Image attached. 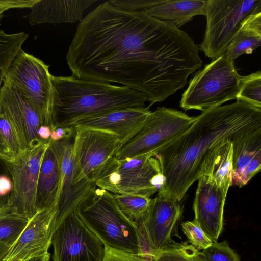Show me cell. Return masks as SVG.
Listing matches in <instances>:
<instances>
[{
    "instance_id": "7402d4cb",
    "label": "cell",
    "mask_w": 261,
    "mask_h": 261,
    "mask_svg": "<svg viewBox=\"0 0 261 261\" xmlns=\"http://www.w3.org/2000/svg\"><path fill=\"white\" fill-rule=\"evenodd\" d=\"M206 0H163L143 12L159 20L179 28L196 15H204Z\"/></svg>"
},
{
    "instance_id": "30bf717a",
    "label": "cell",
    "mask_w": 261,
    "mask_h": 261,
    "mask_svg": "<svg viewBox=\"0 0 261 261\" xmlns=\"http://www.w3.org/2000/svg\"><path fill=\"white\" fill-rule=\"evenodd\" d=\"M74 127L73 184L85 179L95 184L107 163L118 152L122 143L119 137L111 132Z\"/></svg>"
},
{
    "instance_id": "6da1fadb",
    "label": "cell",
    "mask_w": 261,
    "mask_h": 261,
    "mask_svg": "<svg viewBox=\"0 0 261 261\" xmlns=\"http://www.w3.org/2000/svg\"><path fill=\"white\" fill-rule=\"evenodd\" d=\"M66 61L72 76L120 84L149 106L182 89L202 64L198 46L172 23L108 2L80 22Z\"/></svg>"
},
{
    "instance_id": "3957f363",
    "label": "cell",
    "mask_w": 261,
    "mask_h": 261,
    "mask_svg": "<svg viewBox=\"0 0 261 261\" xmlns=\"http://www.w3.org/2000/svg\"><path fill=\"white\" fill-rule=\"evenodd\" d=\"M53 127L71 126L77 120L112 110L143 108L142 93L123 86L70 76H55Z\"/></svg>"
},
{
    "instance_id": "9c48e42d",
    "label": "cell",
    "mask_w": 261,
    "mask_h": 261,
    "mask_svg": "<svg viewBox=\"0 0 261 261\" xmlns=\"http://www.w3.org/2000/svg\"><path fill=\"white\" fill-rule=\"evenodd\" d=\"M196 117L171 108L158 107L143 128L114 156L122 159L156 152L186 130Z\"/></svg>"
},
{
    "instance_id": "44dd1931",
    "label": "cell",
    "mask_w": 261,
    "mask_h": 261,
    "mask_svg": "<svg viewBox=\"0 0 261 261\" xmlns=\"http://www.w3.org/2000/svg\"><path fill=\"white\" fill-rule=\"evenodd\" d=\"M232 163L231 141L221 142L212 147L206 155L202 166L201 176H209L227 195L231 185Z\"/></svg>"
},
{
    "instance_id": "d590c367",
    "label": "cell",
    "mask_w": 261,
    "mask_h": 261,
    "mask_svg": "<svg viewBox=\"0 0 261 261\" xmlns=\"http://www.w3.org/2000/svg\"><path fill=\"white\" fill-rule=\"evenodd\" d=\"M102 261L143 260L137 254L125 252L105 246V254Z\"/></svg>"
},
{
    "instance_id": "836d02e7",
    "label": "cell",
    "mask_w": 261,
    "mask_h": 261,
    "mask_svg": "<svg viewBox=\"0 0 261 261\" xmlns=\"http://www.w3.org/2000/svg\"><path fill=\"white\" fill-rule=\"evenodd\" d=\"M12 189V179L9 163L0 159V210L8 204Z\"/></svg>"
},
{
    "instance_id": "8992f818",
    "label": "cell",
    "mask_w": 261,
    "mask_h": 261,
    "mask_svg": "<svg viewBox=\"0 0 261 261\" xmlns=\"http://www.w3.org/2000/svg\"><path fill=\"white\" fill-rule=\"evenodd\" d=\"M261 12V0H206V27L199 48L215 60L224 55L243 22Z\"/></svg>"
},
{
    "instance_id": "f1b7e54d",
    "label": "cell",
    "mask_w": 261,
    "mask_h": 261,
    "mask_svg": "<svg viewBox=\"0 0 261 261\" xmlns=\"http://www.w3.org/2000/svg\"><path fill=\"white\" fill-rule=\"evenodd\" d=\"M236 99L261 108L260 71L242 77Z\"/></svg>"
},
{
    "instance_id": "2e32d148",
    "label": "cell",
    "mask_w": 261,
    "mask_h": 261,
    "mask_svg": "<svg viewBox=\"0 0 261 261\" xmlns=\"http://www.w3.org/2000/svg\"><path fill=\"white\" fill-rule=\"evenodd\" d=\"M198 181L193 204V222L200 226L213 242H216L223 228L227 195L208 176L202 175Z\"/></svg>"
},
{
    "instance_id": "74e56055",
    "label": "cell",
    "mask_w": 261,
    "mask_h": 261,
    "mask_svg": "<svg viewBox=\"0 0 261 261\" xmlns=\"http://www.w3.org/2000/svg\"><path fill=\"white\" fill-rule=\"evenodd\" d=\"M75 130L74 126L67 127H56L51 129L50 140L57 141L71 134Z\"/></svg>"
},
{
    "instance_id": "277c9868",
    "label": "cell",
    "mask_w": 261,
    "mask_h": 261,
    "mask_svg": "<svg viewBox=\"0 0 261 261\" xmlns=\"http://www.w3.org/2000/svg\"><path fill=\"white\" fill-rule=\"evenodd\" d=\"M75 212L105 246L138 254L139 242L136 223L120 210L112 193L96 188L80 203Z\"/></svg>"
},
{
    "instance_id": "484cf974",
    "label": "cell",
    "mask_w": 261,
    "mask_h": 261,
    "mask_svg": "<svg viewBox=\"0 0 261 261\" xmlns=\"http://www.w3.org/2000/svg\"><path fill=\"white\" fill-rule=\"evenodd\" d=\"M22 152L12 126L0 112V159L11 163Z\"/></svg>"
},
{
    "instance_id": "f546056e",
    "label": "cell",
    "mask_w": 261,
    "mask_h": 261,
    "mask_svg": "<svg viewBox=\"0 0 261 261\" xmlns=\"http://www.w3.org/2000/svg\"><path fill=\"white\" fill-rule=\"evenodd\" d=\"M199 250L187 242L171 243L159 251L155 261H199Z\"/></svg>"
},
{
    "instance_id": "603a6c76",
    "label": "cell",
    "mask_w": 261,
    "mask_h": 261,
    "mask_svg": "<svg viewBox=\"0 0 261 261\" xmlns=\"http://www.w3.org/2000/svg\"><path fill=\"white\" fill-rule=\"evenodd\" d=\"M231 142L233 163L231 186H238L244 169L255 154L261 151V125L238 133Z\"/></svg>"
},
{
    "instance_id": "b9f144b4",
    "label": "cell",
    "mask_w": 261,
    "mask_h": 261,
    "mask_svg": "<svg viewBox=\"0 0 261 261\" xmlns=\"http://www.w3.org/2000/svg\"><path fill=\"white\" fill-rule=\"evenodd\" d=\"M30 260V259H29ZM29 260H19V259H12L10 261H29ZM3 261H7L6 260V259L5 260H4Z\"/></svg>"
},
{
    "instance_id": "ab89813d",
    "label": "cell",
    "mask_w": 261,
    "mask_h": 261,
    "mask_svg": "<svg viewBox=\"0 0 261 261\" xmlns=\"http://www.w3.org/2000/svg\"><path fill=\"white\" fill-rule=\"evenodd\" d=\"M10 247L7 244L0 242V261H3L6 258Z\"/></svg>"
},
{
    "instance_id": "4dcf8cb0",
    "label": "cell",
    "mask_w": 261,
    "mask_h": 261,
    "mask_svg": "<svg viewBox=\"0 0 261 261\" xmlns=\"http://www.w3.org/2000/svg\"><path fill=\"white\" fill-rule=\"evenodd\" d=\"M199 261H240L239 255L230 247L226 241L213 242L202 251H199Z\"/></svg>"
},
{
    "instance_id": "8fae6325",
    "label": "cell",
    "mask_w": 261,
    "mask_h": 261,
    "mask_svg": "<svg viewBox=\"0 0 261 261\" xmlns=\"http://www.w3.org/2000/svg\"><path fill=\"white\" fill-rule=\"evenodd\" d=\"M48 146L49 140L41 141L23 151L14 162L9 163L12 189L7 205L4 209L29 220L37 213L36 193L39 173Z\"/></svg>"
},
{
    "instance_id": "d4e9b609",
    "label": "cell",
    "mask_w": 261,
    "mask_h": 261,
    "mask_svg": "<svg viewBox=\"0 0 261 261\" xmlns=\"http://www.w3.org/2000/svg\"><path fill=\"white\" fill-rule=\"evenodd\" d=\"M28 37L24 32L8 34L0 30V87L9 66Z\"/></svg>"
},
{
    "instance_id": "52a82bcc",
    "label": "cell",
    "mask_w": 261,
    "mask_h": 261,
    "mask_svg": "<svg viewBox=\"0 0 261 261\" xmlns=\"http://www.w3.org/2000/svg\"><path fill=\"white\" fill-rule=\"evenodd\" d=\"M49 66L22 49L9 66L4 81L13 85L53 127L54 89Z\"/></svg>"
},
{
    "instance_id": "e0dca14e",
    "label": "cell",
    "mask_w": 261,
    "mask_h": 261,
    "mask_svg": "<svg viewBox=\"0 0 261 261\" xmlns=\"http://www.w3.org/2000/svg\"><path fill=\"white\" fill-rule=\"evenodd\" d=\"M150 107L107 111L77 120L72 126L111 132L119 137L123 146L145 125L151 112Z\"/></svg>"
},
{
    "instance_id": "83f0119b",
    "label": "cell",
    "mask_w": 261,
    "mask_h": 261,
    "mask_svg": "<svg viewBox=\"0 0 261 261\" xmlns=\"http://www.w3.org/2000/svg\"><path fill=\"white\" fill-rule=\"evenodd\" d=\"M29 220L6 209L0 211V242L10 247L18 239Z\"/></svg>"
},
{
    "instance_id": "5b68a950",
    "label": "cell",
    "mask_w": 261,
    "mask_h": 261,
    "mask_svg": "<svg viewBox=\"0 0 261 261\" xmlns=\"http://www.w3.org/2000/svg\"><path fill=\"white\" fill-rule=\"evenodd\" d=\"M242 77L237 71L233 61L221 56L191 79L180 106L185 111L204 112L236 99Z\"/></svg>"
},
{
    "instance_id": "5bb4252c",
    "label": "cell",
    "mask_w": 261,
    "mask_h": 261,
    "mask_svg": "<svg viewBox=\"0 0 261 261\" xmlns=\"http://www.w3.org/2000/svg\"><path fill=\"white\" fill-rule=\"evenodd\" d=\"M0 112L12 126L22 151L42 141L37 134L44 125L42 117L13 85L4 81L0 87Z\"/></svg>"
},
{
    "instance_id": "4fadbf2b",
    "label": "cell",
    "mask_w": 261,
    "mask_h": 261,
    "mask_svg": "<svg viewBox=\"0 0 261 261\" xmlns=\"http://www.w3.org/2000/svg\"><path fill=\"white\" fill-rule=\"evenodd\" d=\"M74 131L69 136L57 141L49 140L58 163L60 186L57 200V213L55 218L54 230L96 188L95 184L87 179L73 185V147Z\"/></svg>"
},
{
    "instance_id": "1f68e13d",
    "label": "cell",
    "mask_w": 261,
    "mask_h": 261,
    "mask_svg": "<svg viewBox=\"0 0 261 261\" xmlns=\"http://www.w3.org/2000/svg\"><path fill=\"white\" fill-rule=\"evenodd\" d=\"M182 230L191 245L196 249L204 250L213 243L201 228L193 221H186L181 224Z\"/></svg>"
},
{
    "instance_id": "cb8c5ba5",
    "label": "cell",
    "mask_w": 261,
    "mask_h": 261,
    "mask_svg": "<svg viewBox=\"0 0 261 261\" xmlns=\"http://www.w3.org/2000/svg\"><path fill=\"white\" fill-rule=\"evenodd\" d=\"M261 45V12L252 14L242 24L225 54L234 61L239 56L252 54Z\"/></svg>"
},
{
    "instance_id": "8d00e7d4",
    "label": "cell",
    "mask_w": 261,
    "mask_h": 261,
    "mask_svg": "<svg viewBox=\"0 0 261 261\" xmlns=\"http://www.w3.org/2000/svg\"><path fill=\"white\" fill-rule=\"evenodd\" d=\"M38 0H0V21L4 13L12 9L31 8Z\"/></svg>"
},
{
    "instance_id": "d6986e66",
    "label": "cell",
    "mask_w": 261,
    "mask_h": 261,
    "mask_svg": "<svg viewBox=\"0 0 261 261\" xmlns=\"http://www.w3.org/2000/svg\"><path fill=\"white\" fill-rule=\"evenodd\" d=\"M96 0H38L31 8L29 22L31 25L48 23L81 21L84 11Z\"/></svg>"
},
{
    "instance_id": "7bdbcfd3",
    "label": "cell",
    "mask_w": 261,
    "mask_h": 261,
    "mask_svg": "<svg viewBox=\"0 0 261 261\" xmlns=\"http://www.w3.org/2000/svg\"><path fill=\"white\" fill-rule=\"evenodd\" d=\"M0 211H1V210H0Z\"/></svg>"
},
{
    "instance_id": "d6a6232c",
    "label": "cell",
    "mask_w": 261,
    "mask_h": 261,
    "mask_svg": "<svg viewBox=\"0 0 261 261\" xmlns=\"http://www.w3.org/2000/svg\"><path fill=\"white\" fill-rule=\"evenodd\" d=\"M137 227L139 252L138 255L143 261H155L157 252L153 248L145 228L142 217L134 221Z\"/></svg>"
},
{
    "instance_id": "ac0fdd59",
    "label": "cell",
    "mask_w": 261,
    "mask_h": 261,
    "mask_svg": "<svg viewBox=\"0 0 261 261\" xmlns=\"http://www.w3.org/2000/svg\"><path fill=\"white\" fill-rule=\"evenodd\" d=\"M181 215L179 202L159 196L152 199L142 219L148 238L157 252L172 243V234Z\"/></svg>"
},
{
    "instance_id": "ba28073f",
    "label": "cell",
    "mask_w": 261,
    "mask_h": 261,
    "mask_svg": "<svg viewBox=\"0 0 261 261\" xmlns=\"http://www.w3.org/2000/svg\"><path fill=\"white\" fill-rule=\"evenodd\" d=\"M156 153L132 158H112L103 168L95 184L114 194L140 195L150 197L158 191L151 181L161 174Z\"/></svg>"
},
{
    "instance_id": "60d3db41",
    "label": "cell",
    "mask_w": 261,
    "mask_h": 261,
    "mask_svg": "<svg viewBox=\"0 0 261 261\" xmlns=\"http://www.w3.org/2000/svg\"><path fill=\"white\" fill-rule=\"evenodd\" d=\"M50 258V254L47 252L42 255L34 257L29 261H49Z\"/></svg>"
},
{
    "instance_id": "7a4b0ae2",
    "label": "cell",
    "mask_w": 261,
    "mask_h": 261,
    "mask_svg": "<svg viewBox=\"0 0 261 261\" xmlns=\"http://www.w3.org/2000/svg\"><path fill=\"white\" fill-rule=\"evenodd\" d=\"M259 125L261 108L242 100L203 112L186 130L156 152L164 178L157 196L180 202L200 177L204 159L212 147Z\"/></svg>"
},
{
    "instance_id": "ffe728a7",
    "label": "cell",
    "mask_w": 261,
    "mask_h": 261,
    "mask_svg": "<svg viewBox=\"0 0 261 261\" xmlns=\"http://www.w3.org/2000/svg\"><path fill=\"white\" fill-rule=\"evenodd\" d=\"M59 186L58 161L49 145L44 153L39 173L36 193L37 212L57 206Z\"/></svg>"
},
{
    "instance_id": "7c38bea8",
    "label": "cell",
    "mask_w": 261,
    "mask_h": 261,
    "mask_svg": "<svg viewBox=\"0 0 261 261\" xmlns=\"http://www.w3.org/2000/svg\"><path fill=\"white\" fill-rule=\"evenodd\" d=\"M53 261H102L105 246L75 211L55 230L51 238Z\"/></svg>"
},
{
    "instance_id": "e575fe53",
    "label": "cell",
    "mask_w": 261,
    "mask_h": 261,
    "mask_svg": "<svg viewBox=\"0 0 261 261\" xmlns=\"http://www.w3.org/2000/svg\"><path fill=\"white\" fill-rule=\"evenodd\" d=\"M261 169V151L255 154L248 165L244 169L238 184L242 187L246 185Z\"/></svg>"
},
{
    "instance_id": "f35d334b",
    "label": "cell",
    "mask_w": 261,
    "mask_h": 261,
    "mask_svg": "<svg viewBox=\"0 0 261 261\" xmlns=\"http://www.w3.org/2000/svg\"><path fill=\"white\" fill-rule=\"evenodd\" d=\"M51 129L50 127L46 125H42L38 129L37 134L41 141H48L51 136Z\"/></svg>"
},
{
    "instance_id": "9a60e30c",
    "label": "cell",
    "mask_w": 261,
    "mask_h": 261,
    "mask_svg": "<svg viewBox=\"0 0 261 261\" xmlns=\"http://www.w3.org/2000/svg\"><path fill=\"white\" fill-rule=\"evenodd\" d=\"M57 213V206L38 212L10 247L6 260H27L48 252Z\"/></svg>"
},
{
    "instance_id": "4316f807",
    "label": "cell",
    "mask_w": 261,
    "mask_h": 261,
    "mask_svg": "<svg viewBox=\"0 0 261 261\" xmlns=\"http://www.w3.org/2000/svg\"><path fill=\"white\" fill-rule=\"evenodd\" d=\"M113 196L120 210L133 221L144 216L152 200L150 197L140 195L113 194Z\"/></svg>"
}]
</instances>
